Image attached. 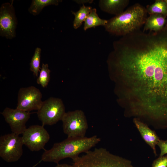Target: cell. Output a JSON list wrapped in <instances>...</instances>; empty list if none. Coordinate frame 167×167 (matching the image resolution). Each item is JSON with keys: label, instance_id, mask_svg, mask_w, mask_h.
<instances>
[{"label": "cell", "instance_id": "6da1fadb", "mask_svg": "<svg viewBox=\"0 0 167 167\" xmlns=\"http://www.w3.org/2000/svg\"><path fill=\"white\" fill-rule=\"evenodd\" d=\"M108 64L126 116L167 125V36L138 33L117 42Z\"/></svg>", "mask_w": 167, "mask_h": 167}, {"label": "cell", "instance_id": "7a4b0ae2", "mask_svg": "<svg viewBox=\"0 0 167 167\" xmlns=\"http://www.w3.org/2000/svg\"><path fill=\"white\" fill-rule=\"evenodd\" d=\"M100 141V138L96 135L90 137H67L45 150L42 155L41 161L58 164L65 158H70L73 160L79 157L80 153L90 150Z\"/></svg>", "mask_w": 167, "mask_h": 167}, {"label": "cell", "instance_id": "3957f363", "mask_svg": "<svg viewBox=\"0 0 167 167\" xmlns=\"http://www.w3.org/2000/svg\"><path fill=\"white\" fill-rule=\"evenodd\" d=\"M146 9L139 4L129 8L120 14L108 20L104 26L106 31L118 36H124L135 32L145 24Z\"/></svg>", "mask_w": 167, "mask_h": 167}, {"label": "cell", "instance_id": "277c9868", "mask_svg": "<svg viewBox=\"0 0 167 167\" xmlns=\"http://www.w3.org/2000/svg\"><path fill=\"white\" fill-rule=\"evenodd\" d=\"M73 161L71 167H136L130 161L102 148L89 150Z\"/></svg>", "mask_w": 167, "mask_h": 167}, {"label": "cell", "instance_id": "5b68a950", "mask_svg": "<svg viewBox=\"0 0 167 167\" xmlns=\"http://www.w3.org/2000/svg\"><path fill=\"white\" fill-rule=\"evenodd\" d=\"M37 111L38 118L43 126L52 125L62 121L66 113L62 100L54 97L43 101L41 107Z\"/></svg>", "mask_w": 167, "mask_h": 167}, {"label": "cell", "instance_id": "8992f818", "mask_svg": "<svg viewBox=\"0 0 167 167\" xmlns=\"http://www.w3.org/2000/svg\"><path fill=\"white\" fill-rule=\"evenodd\" d=\"M62 121L64 133L68 138L85 137L88 124L84 112L76 110L66 112Z\"/></svg>", "mask_w": 167, "mask_h": 167}, {"label": "cell", "instance_id": "52a82bcc", "mask_svg": "<svg viewBox=\"0 0 167 167\" xmlns=\"http://www.w3.org/2000/svg\"><path fill=\"white\" fill-rule=\"evenodd\" d=\"M22 137L13 133L0 137V156L8 162L18 161L23 153Z\"/></svg>", "mask_w": 167, "mask_h": 167}, {"label": "cell", "instance_id": "ba28073f", "mask_svg": "<svg viewBox=\"0 0 167 167\" xmlns=\"http://www.w3.org/2000/svg\"><path fill=\"white\" fill-rule=\"evenodd\" d=\"M21 137L23 144L32 151L43 149L50 139L43 126L39 125H32L27 128Z\"/></svg>", "mask_w": 167, "mask_h": 167}, {"label": "cell", "instance_id": "9c48e42d", "mask_svg": "<svg viewBox=\"0 0 167 167\" xmlns=\"http://www.w3.org/2000/svg\"><path fill=\"white\" fill-rule=\"evenodd\" d=\"M40 90L33 86L21 88L19 90L16 108L27 112L38 110L43 101Z\"/></svg>", "mask_w": 167, "mask_h": 167}, {"label": "cell", "instance_id": "30bf717a", "mask_svg": "<svg viewBox=\"0 0 167 167\" xmlns=\"http://www.w3.org/2000/svg\"><path fill=\"white\" fill-rule=\"evenodd\" d=\"M13 2L4 3L0 8V35L9 39L15 36L17 24Z\"/></svg>", "mask_w": 167, "mask_h": 167}, {"label": "cell", "instance_id": "8fae6325", "mask_svg": "<svg viewBox=\"0 0 167 167\" xmlns=\"http://www.w3.org/2000/svg\"><path fill=\"white\" fill-rule=\"evenodd\" d=\"M1 113L10 126L12 133L19 135L24 133L27 129L26 124L30 117L29 112L7 107Z\"/></svg>", "mask_w": 167, "mask_h": 167}, {"label": "cell", "instance_id": "7c38bea8", "mask_svg": "<svg viewBox=\"0 0 167 167\" xmlns=\"http://www.w3.org/2000/svg\"><path fill=\"white\" fill-rule=\"evenodd\" d=\"M133 122L143 140L151 147L155 155L156 156V146L160 139L156 132L138 118H134Z\"/></svg>", "mask_w": 167, "mask_h": 167}, {"label": "cell", "instance_id": "4fadbf2b", "mask_svg": "<svg viewBox=\"0 0 167 167\" xmlns=\"http://www.w3.org/2000/svg\"><path fill=\"white\" fill-rule=\"evenodd\" d=\"M129 2L127 0H100L99 6L102 11L116 16L123 12Z\"/></svg>", "mask_w": 167, "mask_h": 167}, {"label": "cell", "instance_id": "5bb4252c", "mask_svg": "<svg viewBox=\"0 0 167 167\" xmlns=\"http://www.w3.org/2000/svg\"><path fill=\"white\" fill-rule=\"evenodd\" d=\"M166 23L165 17L160 14H152L147 19L143 31L158 32L163 28Z\"/></svg>", "mask_w": 167, "mask_h": 167}, {"label": "cell", "instance_id": "9a60e30c", "mask_svg": "<svg viewBox=\"0 0 167 167\" xmlns=\"http://www.w3.org/2000/svg\"><path fill=\"white\" fill-rule=\"evenodd\" d=\"M96 11V8L92 9L84 22V30L100 26H105L107 23L108 20L100 18Z\"/></svg>", "mask_w": 167, "mask_h": 167}, {"label": "cell", "instance_id": "2e32d148", "mask_svg": "<svg viewBox=\"0 0 167 167\" xmlns=\"http://www.w3.org/2000/svg\"><path fill=\"white\" fill-rule=\"evenodd\" d=\"M62 0H33L28 9V11L34 15L39 14L45 6L49 5H58Z\"/></svg>", "mask_w": 167, "mask_h": 167}, {"label": "cell", "instance_id": "e0dca14e", "mask_svg": "<svg viewBox=\"0 0 167 167\" xmlns=\"http://www.w3.org/2000/svg\"><path fill=\"white\" fill-rule=\"evenodd\" d=\"M92 9L91 6H85L83 4L77 11H71L75 16L73 22V27L74 29H77L81 26Z\"/></svg>", "mask_w": 167, "mask_h": 167}, {"label": "cell", "instance_id": "ac0fdd59", "mask_svg": "<svg viewBox=\"0 0 167 167\" xmlns=\"http://www.w3.org/2000/svg\"><path fill=\"white\" fill-rule=\"evenodd\" d=\"M150 15L160 14L165 16L167 15V4L165 0H156L146 9Z\"/></svg>", "mask_w": 167, "mask_h": 167}, {"label": "cell", "instance_id": "d6986e66", "mask_svg": "<svg viewBox=\"0 0 167 167\" xmlns=\"http://www.w3.org/2000/svg\"><path fill=\"white\" fill-rule=\"evenodd\" d=\"M50 71L47 64L43 63L36 80L38 84L44 88L47 87L50 80Z\"/></svg>", "mask_w": 167, "mask_h": 167}, {"label": "cell", "instance_id": "ffe728a7", "mask_svg": "<svg viewBox=\"0 0 167 167\" xmlns=\"http://www.w3.org/2000/svg\"><path fill=\"white\" fill-rule=\"evenodd\" d=\"M41 49L39 47L35 50L34 54L32 58L30 64V70L33 73L34 75L38 76L39 72H40V62Z\"/></svg>", "mask_w": 167, "mask_h": 167}, {"label": "cell", "instance_id": "44dd1931", "mask_svg": "<svg viewBox=\"0 0 167 167\" xmlns=\"http://www.w3.org/2000/svg\"><path fill=\"white\" fill-rule=\"evenodd\" d=\"M152 167H167V155L159 156L154 160Z\"/></svg>", "mask_w": 167, "mask_h": 167}, {"label": "cell", "instance_id": "7402d4cb", "mask_svg": "<svg viewBox=\"0 0 167 167\" xmlns=\"http://www.w3.org/2000/svg\"><path fill=\"white\" fill-rule=\"evenodd\" d=\"M157 145L159 147L161 150L159 156H163L167 154V140H160Z\"/></svg>", "mask_w": 167, "mask_h": 167}, {"label": "cell", "instance_id": "603a6c76", "mask_svg": "<svg viewBox=\"0 0 167 167\" xmlns=\"http://www.w3.org/2000/svg\"><path fill=\"white\" fill-rule=\"evenodd\" d=\"M74 2H75L76 3L78 4H84V3H92L93 0H74Z\"/></svg>", "mask_w": 167, "mask_h": 167}, {"label": "cell", "instance_id": "cb8c5ba5", "mask_svg": "<svg viewBox=\"0 0 167 167\" xmlns=\"http://www.w3.org/2000/svg\"><path fill=\"white\" fill-rule=\"evenodd\" d=\"M55 167H71V165L66 164H57Z\"/></svg>", "mask_w": 167, "mask_h": 167}, {"label": "cell", "instance_id": "d4e9b609", "mask_svg": "<svg viewBox=\"0 0 167 167\" xmlns=\"http://www.w3.org/2000/svg\"><path fill=\"white\" fill-rule=\"evenodd\" d=\"M40 162H39L38 163H37L36 164H35V165H34L32 167H35Z\"/></svg>", "mask_w": 167, "mask_h": 167}, {"label": "cell", "instance_id": "484cf974", "mask_svg": "<svg viewBox=\"0 0 167 167\" xmlns=\"http://www.w3.org/2000/svg\"><path fill=\"white\" fill-rule=\"evenodd\" d=\"M165 1L166 2V3L167 4V0H165Z\"/></svg>", "mask_w": 167, "mask_h": 167}]
</instances>
